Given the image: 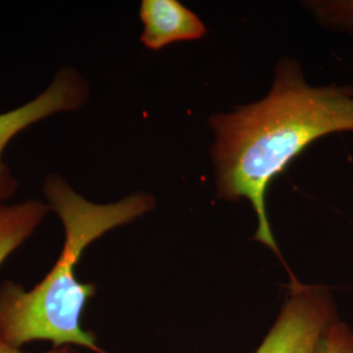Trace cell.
Wrapping results in <instances>:
<instances>
[{"label":"cell","mask_w":353,"mask_h":353,"mask_svg":"<svg viewBox=\"0 0 353 353\" xmlns=\"http://www.w3.org/2000/svg\"><path fill=\"white\" fill-rule=\"evenodd\" d=\"M217 196L248 199L258 216L255 240L279 254L265 211L271 182L316 139L353 131V89L310 87L296 61L279 62L263 100L210 119Z\"/></svg>","instance_id":"cell-1"},{"label":"cell","mask_w":353,"mask_h":353,"mask_svg":"<svg viewBox=\"0 0 353 353\" xmlns=\"http://www.w3.org/2000/svg\"><path fill=\"white\" fill-rule=\"evenodd\" d=\"M42 191L50 211L61 220L63 248L50 271L33 288L26 290L10 280L0 285V338L17 348L42 341H50L52 347L72 345L108 353L96 335L81 326L83 312L96 285L81 283L76 265L89 245L151 212L156 199L145 192H134L117 202H90L58 173L45 178Z\"/></svg>","instance_id":"cell-2"},{"label":"cell","mask_w":353,"mask_h":353,"mask_svg":"<svg viewBox=\"0 0 353 353\" xmlns=\"http://www.w3.org/2000/svg\"><path fill=\"white\" fill-rule=\"evenodd\" d=\"M90 96L88 80L74 67L59 68L50 84L33 100L0 114V205L7 204L19 190V181L3 154L17 135L55 114L80 110Z\"/></svg>","instance_id":"cell-3"},{"label":"cell","mask_w":353,"mask_h":353,"mask_svg":"<svg viewBox=\"0 0 353 353\" xmlns=\"http://www.w3.org/2000/svg\"><path fill=\"white\" fill-rule=\"evenodd\" d=\"M334 321L336 310L328 290L292 278L290 299L255 353H314Z\"/></svg>","instance_id":"cell-4"},{"label":"cell","mask_w":353,"mask_h":353,"mask_svg":"<svg viewBox=\"0 0 353 353\" xmlns=\"http://www.w3.org/2000/svg\"><path fill=\"white\" fill-rule=\"evenodd\" d=\"M140 20V41L150 50H161L174 42L194 41L205 34L199 16L176 0H143Z\"/></svg>","instance_id":"cell-5"},{"label":"cell","mask_w":353,"mask_h":353,"mask_svg":"<svg viewBox=\"0 0 353 353\" xmlns=\"http://www.w3.org/2000/svg\"><path fill=\"white\" fill-rule=\"evenodd\" d=\"M50 212L49 204L38 199L0 205V268L36 233Z\"/></svg>","instance_id":"cell-6"},{"label":"cell","mask_w":353,"mask_h":353,"mask_svg":"<svg viewBox=\"0 0 353 353\" xmlns=\"http://www.w3.org/2000/svg\"><path fill=\"white\" fill-rule=\"evenodd\" d=\"M314 353H353V331L341 321H334L316 345Z\"/></svg>","instance_id":"cell-7"},{"label":"cell","mask_w":353,"mask_h":353,"mask_svg":"<svg viewBox=\"0 0 353 353\" xmlns=\"http://www.w3.org/2000/svg\"><path fill=\"white\" fill-rule=\"evenodd\" d=\"M314 11L326 24L353 28V3H318Z\"/></svg>","instance_id":"cell-8"},{"label":"cell","mask_w":353,"mask_h":353,"mask_svg":"<svg viewBox=\"0 0 353 353\" xmlns=\"http://www.w3.org/2000/svg\"><path fill=\"white\" fill-rule=\"evenodd\" d=\"M0 353H29L26 352V351H23L21 348H17V347H13V345H10L8 343H6V341H3L1 338H0ZM38 353H81L79 352V350L76 348V347H72V345H63V347H52L51 350H48V351H45V352H38Z\"/></svg>","instance_id":"cell-9"}]
</instances>
